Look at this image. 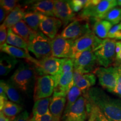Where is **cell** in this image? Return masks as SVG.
Returning <instances> with one entry per match:
<instances>
[{
	"label": "cell",
	"instance_id": "6da1fadb",
	"mask_svg": "<svg viewBox=\"0 0 121 121\" xmlns=\"http://www.w3.org/2000/svg\"><path fill=\"white\" fill-rule=\"evenodd\" d=\"M84 96L91 105L97 107L109 120L121 121V99L112 98L97 87L90 88Z\"/></svg>",
	"mask_w": 121,
	"mask_h": 121
},
{
	"label": "cell",
	"instance_id": "7a4b0ae2",
	"mask_svg": "<svg viewBox=\"0 0 121 121\" xmlns=\"http://www.w3.org/2000/svg\"><path fill=\"white\" fill-rule=\"evenodd\" d=\"M117 6L116 0H89L85 8L77 16L90 21L103 20L110 10Z\"/></svg>",
	"mask_w": 121,
	"mask_h": 121
},
{
	"label": "cell",
	"instance_id": "3957f363",
	"mask_svg": "<svg viewBox=\"0 0 121 121\" xmlns=\"http://www.w3.org/2000/svg\"><path fill=\"white\" fill-rule=\"evenodd\" d=\"M37 78L35 66L33 63L22 62L11 77V81L19 90L26 92L34 78Z\"/></svg>",
	"mask_w": 121,
	"mask_h": 121
},
{
	"label": "cell",
	"instance_id": "277c9868",
	"mask_svg": "<svg viewBox=\"0 0 121 121\" xmlns=\"http://www.w3.org/2000/svg\"><path fill=\"white\" fill-rule=\"evenodd\" d=\"M28 51L38 60L52 57V40L39 30L35 32L29 42Z\"/></svg>",
	"mask_w": 121,
	"mask_h": 121
},
{
	"label": "cell",
	"instance_id": "5b68a950",
	"mask_svg": "<svg viewBox=\"0 0 121 121\" xmlns=\"http://www.w3.org/2000/svg\"><path fill=\"white\" fill-rule=\"evenodd\" d=\"M116 43L114 39H103L102 43L94 50L98 65L108 67L114 62L116 60Z\"/></svg>",
	"mask_w": 121,
	"mask_h": 121
},
{
	"label": "cell",
	"instance_id": "8992f818",
	"mask_svg": "<svg viewBox=\"0 0 121 121\" xmlns=\"http://www.w3.org/2000/svg\"><path fill=\"white\" fill-rule=\"evenodd\" d=\"M92 31L90 20L76 16L72 22L65 27L60 35L65 39L75 40Z\"/></svg>",
	"mask_w": 121,
	"mask_h": 121
},
{
	"label": "cell",
	"instance_id": "52a82bcc",
	"mask_svg": "<svg viewBox=\"0 0 121 121\" xmlns=\"http://www.w3.org/2000/svg\"><path fill=\"white\" fill-rule=\"evenodd\" d=\"M93 73L96 76L99 84L109 92L113 93L116 86L118 77L117 65L108 67H96Z\"/></svg>",
	"mask_w": 121,
	"mask_h": 121
},
{
	"label": "cell",
	"instance_id": "ba28073f",
	"mask_svg": "<svg viewBox=\"0 0 121 121\" xmlns=\"http://www.w3.org/2000/svg\"><path fill=\"white\" fill-rule=\"evenodd\" d=\"M55 81L54 76L44 75L37 76L35 78L33 99L35 101L38 100L51 97L53 94Z\"/></svg>",
	"mask_w": 121,
	"mask_h": 121
},
{
	"label": "cell",
	"instance_id": "9c48e42d",
	"mask_svg": "<svg viewBox=\"0 0 121 121\" xmlns=\"http://www.w3.org/2000/svg\"><path fill=\"white\" fill-rule=\"evenodd\" d=\"M101 39L95 35L93 31L74 40L72 49L71 59L73 60L85 51L92 48L93 51L102 43Z\"/></svg>",
	"mask_w": 121,
	"mask_h": 121
},
{
	"label": "cell",
	"instance_id": "30bf717a",
	"mask_svg": "<svg viewBox=\"0 0 121 121\" xmlns=\"http://www.w3.org/2000/svg\"><path fill=\"white\" fill-rule=\"evenodd\" d=\"M63 59L52 56L38 60L37 64L34 65L37 77L44 75L53 76L57 75L60 72Z\"/></svg>",
	"mask_w": 121,
	"mask_h": 121
},
{
	"label": "cell",
	"instance_id": "8fae6325",
	"mask_svg": "<svg viewBox=\"0 0 121 121\" xmlns=\"http://www.w3.org/2000/svg\"><path fill=\"white\" fill-rule=\"evenodd\" d=\"M74 69L81 73H93L98 65L93 49L90 48L73 59Z\"/></svg>",
	"mask_w": 121,
	"mask_h": 121
},
{
	"label": "cell",
	"instance_id": "7c38bea8",
	"mask_svg": "<svg viewBox=\"0 0 121 121\" xmlns=\"http://www.w3.org/2000/svg\"><path fill=\"white\" fill-rule=\"evenodd\" d=\"M74 40L63 38L60 34L52 40V57L58 58H71Z\"/></svg>",
	"mask_w": 121,
	"mask_h": 121
},
{
	"label": "cell",
	"instance_id": "4fadbf2b",
	"mask_svg": "<svg viewBox=\"0 0 121 121\" xmlns=\"http://www.w3.org/2000/svg\"><path fill=\"white\" fill-rule=\"evenodd\" d=\"M76 16L69 1H54V17L60 19L64 26H67Z\"/></svg>",
	"mask_w": 121,
	"mask_h": 121
},
{
	"label": "cell",
	"instance_id": "5bb4252c",
	"mask_svg": "<svg viewBox=\"0 0 121 121\" xmlns=\"http://www.w3.org/2000/svg\"><path fill=\"white\" fill-rule=\"evenodd\" d=\"M86 102L84 96H80L68 111L63 113L62 118V121L69 119L75 121H84L87 116Z\"/></svg>",
	"mask_w": 121,
	"mask_h": 121
},
{
	"label": "cell",
	"instance_id": "9a60e30c",
	"mask_svg": "<svg viewBox=\"0 0 121 121\" xmlns=\"http://www.w3.org/2000/svg\"><path fill=\"white\" fill-rule=\"evenodd\" d=\"M73 71L54 76L55 87L53 94L67 97L69 90L74 85Z\"/></svg>",
	"mask_w": 121,
	"mask_h": 121
},
{
	"label": "cell",
	"instance_id": "2e32d148",
	"mask_svg": "<svg viewBox=\"0 0 121 121\" xmlns=\"http://www.w3.org/2000/svg\"><path fill=\"white\" fill-rule=\"evenodd\" d=\"M62 24V22L56 17L44 16L40 22L39 30L52 40L57 35V33Z\"/></svg>",
	"mask_w": 121,
	"mask_h": 121
},
{
	"label": "cell",
	"instance_id": "e0dca14e",
	"mask_svg": "<svg viewBox=\"0 0 121 121\" xmlns=\"http://www.w3.org/2000/svg\"><path fill=\"white\" fill-rule=\"evenodd\" d=\"M73 78L74 85L77 86L84 94L86 93L96 84V76L93 73L83 74L74 69Z\"/></svg>",
	"mask_w": 121,
	"mask_h": 121
},
{
	"label": "cell",
	"instance_id": "ac0fdd59",
	"mask_svg": "<svg viewBox=\"0 0 121 121\" xmlns=\"http://www.w3.org/2000/svg\"><path fill=\"white\" fill-rule=\"evenodd\" d=\"M1 52L6 53L7 54L16 58L25 59L26 61L33 63L34 65H37L38 61V60L33 58L29 54V52L25 50L11 46L6 43L1 47Z\"/></svg>",
	"mask_w": 121,
	"mask_h": 121
},
{
	"label": "cell",
	"instance_id": "d6986e66",
	"mask_svg": "<svg viewBox=\"0 0 121 121\" xmlns=\"http://www.w3.org/2000/svg\"><path fill=\"white\" fill-rule=\"evenodd\" d=\"M28 7L33 11L39 13L46 16L54 17V1L43 0L31 3Z\"/></svg>",
	"mask_w": 121,
	"mask_h": 121
},
{
	"label": "cell",
	"instance_id": "ffe728a7",
	"mask_svg": "<svg viewBox=\"0 0 121 121\" xmlns=\"http://www.w3.org/2000/svg\"><path fill=\"white\" fill-rule=\"evenodd\" d=\"M66 102V97L53 94L49 105L50 113L56 118L60 120L62 115L64 113Z\"/></svg>",
	"mask_w": 121,
	"mask_h": 121
},
{
	"label": "cell",
	"instance_id": "44dd1931",
	"mask_svg": "<svg viewBox=\"0 0 121 121\" xmlns=\"http://www.w3.org/2000/svg\"><path fill=\"white\" fill-rule=\"evenodd\" d=\"M28 6H22L19 5L13 10L11 13L7 15V16L3 22V24L8 29L11 28L15 24L23 20L25 13V10Z\"/></svg>",
	"mask_w": 121,
	"mask_h": 121
},
{
	"label": "cell",
	"instance_id": "7402d4cb",
	"mask_svg": "<svg viewBox=\"0 0 121 121\" xmlns=\"http://www.w3.org/2000/svg\"><path fill=\"white\" fill-rule=\"evenodd\" d=\"M113 26V24L105 20H96L94 21L92 30L95 35L101 39L108 38L109 32Z\"/></svg>",
	"mask_w": 121,
	"mask_h": 121
},
{
	"label": "cell",
	"instance_id": "603a6c76",
	"mask_svg": "<svg viewBox=\"0 0 121 121\" xmlns=\"http://www.w3.org/2000/svg\"><path fill=\"white\" fill-rule=\"evenodd\" d=\"M11 29L15 34L23 38L28 43L37 32L31 29L23 20L15 24Z\"/></svg>",
	"mask_w": 121,
	"mask_h": 121
},
{
	"label": "cell",
	"instance_id": "cb8c5ba5",
	"mask_svg": "<svg viewBox=\"0 0 121 121\" xmlns=\"http://www.w3.org/2000/svg\"><path fill=\"white\" fill-rule=\"evenodd\" d=\"M0 85L4 87L7 98L10 101L20 104L22 103V99L16 87L11 81H5L1 80Z\"/></svg>",
	"mask_w": 121,
	"mask_h": 121
},
{
	"label": "cell",
	"instance_id": "d4e9b609",
	"mask_svg": "<svg viewBox=\"0 0 121 121\" xmlns=\"http://www.w3.org/2000/svg\"><path fill=\"white\" fill-rule=\"evenodd\" d=\"M17 60L9 54L1 55L0 59V75L6 76L14 69Z\"/></svg>",
	"mask_w": 121,
	"mask_h": 121
},
{
	"label": "cell",
	"instance_id": "484cf974",
	"mask_svg": "<svg viewBox=\"0 0 121 121\" xmlns=\"http://www.w3.org/2000/svg\"><path fill=\"white\" fill-rule=\"evenodd\" d=\"M52 97L38 100L34 103L32 110V117H40L49 113V105Z\"/></svg>",
	"mask_w": 121,
	"mask_h": 121
},
{
	"label": "cell",
	"instance_id": "4316f807",
	"mask_svg": "<svg viewBox=\"0 0 121 121\" xmlns=\"http://www.w3.org/2000/svg\"><path fill=\"white\" fill-rule=\"evenodd\" d=\"M44 16V15L33 11H26L23 20L31 29L35 31H38L40 22Z\"/></svg>",
	"mask_w": 121,
	"mask_h": 121
},
{
	"label": "cell",
	"instance_id": "83f0119b",
	"mask_svg": "<svg viewBox=\"0 0 121 121\" xmlns=\"http://www.w3.org/2000/svg\"><path fill=\"white\" fill-rule=\"evenodd\" d=\"M6 44L11 46L24 49L27 52H29L28 43L23 38L15 34L11 28L8 29Z\"/></svg>",
	"mask_w": 121,
	"mask_h": 121
},
{
	"label": "cell",
	"instance_id": "f1b7e54d",
	"mask_svg": "<svg viewBox=\"0 0 121 121\" xmlns=\"http://www.w3.org/2000/svg\"><path fill=\"white\" fill-rule=\"evenodd\" d=\"M22 107L19 104L15 103L11 101H6L1 111L6 116L13 119H15L16 115L22 111Z\"/></svg>",
	"mask_w": 121,
	"mask_h": 121
},
{
	"label": "cell",
	"instance_id": "f546056e",
	"mask_svg": "<svg viewBox=\"0 0 121 121\" xmlns=\"http://www.w3.org/2000/svg\"><path fill=\"white\" fill-rule=\"evenodd\" d=\"M82 92L75 85L69 90L67 95V102L65 107L64 113H66L71 107V106L78 100V98L81 96Z\"/></svg>",
	"mask_w": 121,
	"mask_h": 121
},
{
	"label": "cell",
	"instance_id": "4dcf8cb0",
	"mask_svg": "<svg viewBox=\"0 0 121 121\" xmlns=\"http://www.w3.org/2000/svg\"><path fill=\"white\" fill-rule=\"evenodd\" d=\"M103 20L110 22L113 25L118 24L121 22V8L116 7L112 9L107 13Z\"/></svg>",
	"mask_w": 121,
	"mask_h": 121
},
{
	"label": "cell",
	"instance_id": "1f68e13d",
	"mask_svg": "<svg viewBox=\"0 0 121 121\" xmlns=\"http://www.w3.org/2000/svg\"><path fill=\"white\" fill-rule=\"evenodd\" d=\"M0 4L1 7L7 12L8 15L19 5V1L16 0H1Z\"/></svg>",
	"mask_w": 121,
	"mask_h": 121
},
{
	"label": "cell",
	"instance_id": "d6a6232c",
	"mask_svg": "<svg viewBox=\"0 0 121 121\" xmlns=\"http://www.w3.org/2000/svg\"><path fill=\"white\" fill-rule=\"evenodd\" d=\"M74 69L73 60L71 58H64L60 72L57 75H61L62 74L73 71Z\"/></svg>",
	"mask_w": 121,
	"mask_h": 121
},
{
	"label": "cell",
	"instance_id": "836d02e7",
	"mask_svg": "<svg viewBox=\"0 0 121 121\" xmlns=\"http://www.w3.org/2000/svg\"><path fill=\"white\" fill-rule=\"evenodd\" d=\"M108 38L121 40V24L113 25L109 32Z\"/></svg>",
	"mask_w": 121,
	"mask_h": 121
},
{
	"label": "cell",
	"instance_id": "e575fe53",
	"mask_svg": "<svg viewBox=\"0 0 121 121\" xmlns=\"http://www.w3.org/2000/svg\"><path fill=\"white\" fill-rule=\"evenodd\" d=\"M88 2L89 0H72V1H69L72 10L76 13H78L80 10H83Z\"/></svg>",
	"mask_w": 121,
	"mask_h": 121
},
{
	"label": "cell",
	"instance_id": "d590c367",
	"mask_svg": "<svg viewBox=\"0 0 121 121\" xmlns=\"http://www.w3.org/2000/svg\"><path fill=\"white\" fill-rule=\"evenodd\" d=\"M91 109L93 110L95 113V121H112L107 118L105 115L103 113L101 110L97 107L91 105Z\"/></svg>",
	"mask_w": 121,
	"mask_h": 121
},
{
	"label": "cell",
	"instance_id": "8d00e7d4",
	"mask_svg": "<svg viewBox=\"0 0 121 121\" xmlns=\"http://www.w3.org/2000/svg\"><path fill=\"white\" fill-rule=\"evenodd\" d=\"M7 35H8L7 28L2 23L0 26V45L1 47H2L3 45L6 43Z\"/></svg>",
	"mask_w": 121,
	"mask_h": 121
},
{
	"label": "cell",
	"instance_id": "74e56055",
	"mask_svg": "<svg viewBox=\"0 0 121 121\" xmlns=\"http://www.w3.org/2000/svg\"><path fill=\"white\" fill-rule=\"evenodd\" d=\"M117 65L118 70V77L117 85L114 90H113V93L118 95L121 98V64L118 63Z\"/></svg>",
	"mask_w": 121,
	"mask_h": 121
},
{
	"label": "cell",
	"instance_id": "f35d334b",
	"mask_svg": "<svg viewBox=\"0 0 121 121\" xmlns=\"http://www.w3.org/2000/svg\"><path fill=\"white\" fill-rule=\"evenodd\" d=\"M32 121H60V120L56 118L51 113L37 117H31Z\"/></svg>",
	"mask_w": 121,
	"mask_h": 121
},
{
	"label": "cell",
	"instance_id": "ab89813d",
	"mask_svg": "<svg viewBox=\"0 0 121 121\" xmlns=\"http://www.w3.org/2000/svg\"><path fill=\"white\" fill-rule=\"evenodd\" d=\"M13 121H32V119L30 117L29 113L25 110L16 116Z\"/></svg>",
	"mask_w": 121,
	"mask_h": 121
},
{
	"label": "cell",
	"instance_id": "60d3db41",
	"mask_svg": "<svg viewBox=\"0 0 121 121\" xmlns=\"http://www.w3.org/2000/svg\"><path fill=\"white\" fill-rule=\"evenodd\" d=\"M116 60L119 64H121V42L116 43Z\"/></svg>",
	"mask_w": 121,
	"mask_h": 121
},
{
	"label": "cell",
	"instance_id": "b9f144b4",
	"mask_svg": "<svg viewBox=\"0 0 121 121\" xmlns=\"http://www.w3.org/2000/svg\"><path fill=\"white\" fill-rule=\"evenodd\" d=\"M7 15H8V13H7V12L2 7H0V22H4Z\"/></svg>",
	"mask_w": 121,
	"mask_h": 121
},
{
	"label": "cell",
	"instance_id": "7bdbcfd3",
	"mask_svg": "<svg viewBox=\"0 0 121 121\" xmlns=\"http://www.w3.org/2000/svg\"><path fill=\"white\" fill-rule=\"evenodd\" d=\"M14 119L7 117L2 112H0V121H13Z\"/></svg>",
	"mask_w": 121,
	"mask_h": 121
},
{
	"label": "cell",
	"instance_id": "ee69618b",
	"mask_svg": "<svg viewBox=\"0 0 121 121\" xmlns=\"http://www.w3.org/2000/svg\"><path fill=\"white\" fill-rule=\"evenodd\" d=\"M90 117H89L88 121H95V113L94 112V111L93 110L91 109V111H90Z\"/></svg>",
	"mask_w": 121,
	"mask_h": 121
},
{
	"label": "cell",
	"instance_id": "f6af8a7d",
	"mask_svg": "<svg viewBox=\"0 0 121 121\" xmlns=\"http://www.w3.org/2000/svg\"><path fill=\"white\" fill-rule=\"evenodd\" d=\"M117 5H118L119 6L121 7V0H118V1H117Z\"/></svg>",
	"mask_w": 121,
	"mask_h": 121
},
{
	"label": "cell",
	"instance_id": "bcb514c9",
	"mask_svg": "<svg viewBox=\"0 0 121 121\" xmlns=\"http://www.w3.org/2000/svg\"><path fill=\"white\" fill-rule=\"evenodd\" d=\"M63 121H72V120H69V119H65V120Z\"/></svg>",
	"mask_w": 121,
	"mask_h": 121
},
{
	"label": "cell",
	"instance_id": "7dc6e473",
	"mask_svg": "<svg viewBox=\"0 0 121 121\" xmlns=\"http://www.w3.org/2000/svg\"></svg>",
	"mask_w": 121,
	"mask_h": 121
}]
</instances>
